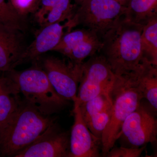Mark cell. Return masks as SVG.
<instances>
[{
	"label": "cell",
	"mask_w": 157,
	"mask_h": 157,
	"mask_svg": "<svg viewBox=\"0 0 157 157\" xmlns=\"http://www.w3.org/2000/svg\"><path fill=\"white\" fill-rule=\"evenodd\" d=\"M102 46L101 38L95 32L82 27L66 32L53 51L73 63L81 64L86 59L100 53Z\"/></svg>",
	"instance_id": "cell-9"
},
{
	"label": "cell",
	"mask_w": 157,
	"mask_h": 157,
	"mask_svg": "<svg viewBox=\"0 0 157 157\" xmlns=\"http://www.w3.org/2000/svg\"><path fill=\"white\" fill-rule=\"evenodd\" d=\"M17 83L6 73H0V123L19 106L22 99Z\"/></svg>",
	"instance_id": "cell-16"
},
{
	"label": "cell",
	"mask_w": 157,
	"mask_h": 157,
	"mask_svg": "<svg viewBox=\"0 0 157 157\" xmlns=\"http://www.w3.org/2000/svg\"><path fill=\"white\" fill-rule=\"evenodd\" d=\"M146 146L140 147L121 146L112 147L106 155L107 157H139L145 150Z\"/></svg>",
	"instance_id": "cell-23"
},
{
	"label": "cell",
	"mask_w": 157,
	"mask_h": 157,
	"mask_svg": "<svg viewBox=\"0 0 157 157\" xmlns=\"http://www.w3.org/2000/svg\"><path fill=\"white\" fill-rule=\"evenodd\" d=\"M109 94L112 101L110 118L101 137V155L104 157L118 140L124 122L144 99L134 71L115 75Z\"/></svg>",
	"instance_id": "cell-3"
},
{
	"label": "cell",
	"mask_w": 157,
	"mask_h": 157,
	"mask_svg": "<svg viewBox=\"0 0 157 157\" xmlns=\"http://www.w3.org/2000/svg\"><path fill=\"white\" fill-rule=\"evenodd\" d=\"M124 17L132 22L145 25L157 17V0H129Z\"/></svg>",
	"instance_id": "cell-17"
},
{
	"label": "cell",
	"mask_w": 157,
	"mask_h": 157,
	"mask_svg": "<svg viewBox=\"0 0 157 157\" xmlns=\"http://www.w3.org/2000/svg\"><path fill=\"white\" fill-rule=\"evenodd\" d=\"M82 63L49 56L42 60L40 66L58 94L67 101L74 102L77 99Z\"/></svg>",
	"instance_id": "cell-8"
},
{
	"label": "cell",
	"mask_w": 157,
	"mask_h": 157,
	"mask_svg": "<svg viewBox=\"0 0 157 157\" xmlns=\"http://www.w3.org/2000/svg\"><path fill=\"white\" fill-rule=\"evenodd\" d=\"M15 11L24 19L31 13H34L39 5V0H9Z\"/></svg>",
	"instance_id": "cell-22"
},
{
	"label": "cell",
	"mask_w": 157,
	"mask_h": 157,
	"mask_svg": "<svg viewBox=\"0 0 157 157\" xmlns=\"http://www.w3.org/2000/svg\"><path fill=\"white\" fill-rule=\"evenodd\" d=\"M15 157H70V135L55 122Z\"/></svg>",
	"instance_id": "cell-10"
},
{
	"label": "cell",
	"mask_w": 157,
	"mask_h": 157,
	"mask_svg": "<svg viewBox=\"0 0 157 157\" xmlns=\"http://www.w3.org/2000/svg\"><path fill=\"white\" fill-rule=\"evenodd\" d=\"M112 101L109 92L99 95L79 105L80 111L85 122L99 113L110 109Z\"/></svg>",
	"instance_id": "cell-19"
},
{
	"label": "cell",
	"mask_w": 157,
	"mask_h": 157,
	"mask_svg": "<svg viewBox=\"0 0 157 157\" xmlns=\"http://www.w3.org/2000/svg\"><path fill=\"white\" fill-rule=\"evenodd\" d=\"M22 31L0 23V73L9 72L22 63L27 48Z\"/></svg>",
	"instance_id": "cell-12"
},
{
	"label": "cell",
	"mask_w": 157,
	"mask_h": 157,
	"mask_svg": "<svg viewBox=\"0 0 157 157\" xmlns=\"http://www.w3.org/2000/svg\"><path fill=\"white\" fill-rule=\"evenodd\" d=\"M116 1L120 3L121 5L126 7L128 3L129 0H116Z\"/></svg>",
	"instance_id": "cell-24"
},
{
	"label": "cell",
	"mask_w": 157,
	"mask_h": 157,
	"mask_svg": "<svg viewBox=\"0 0 157 157\" xmlns=\"http://www.w3.org/2000/svg\"><path fill=\"white\" fill-rule=\"evenodd\" d=\"M73 16L66 21L67 32L78 25L101 37L125 14L126 7L116 0H74Z\"/></svg>",
	"instance_id": "cell-5"
},
{
	"label": "cell",
	"mask_w": 157,
	"mask_h": 157,
	"mask_svg": "<svg viewBox=\"0 0 157 157\" xmlns=\"http://www.w3.org/2000/svg\"><path fill=\"white\" fill-rule=\"evenodd\" d=\"M141 44L144 58L157 67V17L144 25Z\"/></svg>",
	"instance_id": "cell-18"
},
{
	"label": "cell",
	"mask_w": 157,
	"mask_h": 157,
	"mask_svg": "<svg viewBox=\"0 0 157 157\" xmlns=\"http://www.w3.org/2000/svg\"><path fill=\"white\" fill-rule=\"evenodd\" d=\"M115 75L102 55L90 57L82 65L77 99L79 105L104 93L109 92Z\"/></svg>",
	"instance_id": "cell-7"
},
{
	"label": "cell",
	"mask_w": 157,
	"mask_h": 157,
	"mask_svg": "<svg viewBox=\"0 0 157 157\" xmlns=\"http://www.w3.org/2000/svg\"><path fill=\"white\" fill-rule=\"evenodd\" d=\"M55 122V119L40 113L24 99L0 123V157H15Z\"/></svg>",
	"instance_id": "cell-2"
},
{
	"label": "cell",
	"mask_w": 157,
	"mask_h": 157,
	"mask_svg": "<svg viewBox=\"0 0 157 157\" xmlns=\"http://www.w3.org/2000/svg\"><path fill=\"white\" fill-rule=\"evenodd\" d=\"M74 0H39L35 18L41 27L67 21L73 16Z\"/></svg>",
	"instance_id": "cell-14"
},
{
	"label": "cell",
	"mask_w": 157,
	"mask_h": 157,
	"mask_svg": "<svg viewBox=\"0 0 157 157\" xmlns=\"http://www.w3.org/2000/svg\"><path fill=\"white\" fill-rule=\"evenodd\" d=\"M73 109L74 123L70 135V157L101 156V140L96 137L83 120L78 101Z\"/></svg>",
	"instance_id": "cell-11"
},
{
	"label": "cell",
	"mask_w": 157,
	"mask_h": 157,
	"mask_svg": "<svg viewBox=\"0 0 157 157\" xmlns=\"http://www.w3.org/2000/svg\"><path fill=\"white\" fill-rule=\"evenodd\" d=\"M67 31L66 22L63 24L55 23L42 27L34 41L26 48L22 63L36 60L43 54L53 51Z\"/></svg>",
	"instance_id": "cell-13"
},
{
	"label": "cell",
	"mask_w": 157,
	"mask_h": 157,
	"mask_svg": "<svg viewBox=\"0 0 157 157\" xmlns=\"http://www.w3.org/2000/svg\"><path fill=\"white\" fill-rule=\"evenodd\" d=\"M134 71L144 99L157 110V67L144 58L140 67Z\"/></svg>",
	"instance_id": "cell-15"
},
{
	"label": "cell",
	"mask_w": 157,
	"mask_h": 157,
	"mask_svg": "<svg viewBox=\"0 0 157 157\" xmlns=\"http://www.w3.org/2000/svg\"><path fill=\"white\" fill-rule=\"evenodd\" d=\"M111 108L97 113L85 122L93 135L101 140L102 134L109 123Z\"/></svg>",
	"instance_id": "cell-21"
},
{
	"label": "cell",
	"mask_w": 157,
	"mask_h": 157,
	"mask_svg": "<svg viewBox=\"0 0 157 157\" xmlns=\"http://www.w3.org/2000/svg\"><path fill=\"white\" fill-rule=\"evenodd\" d=\"M157 110L149 104L141 101L138 107L126 119L120 136L124 147H140L156 142Z\"/></svg>",
	"instance_id": "cell-6"
},
{
	"label": "cell",
	"mask_w": 157,
	"mask_h": 157,
	"mask_svg": "<svg viewBox=\"0 0 157 157\" xmlns=\"http://www.w3.org/2000/svg\"><path fill=\"white\" fill-rule=\"evenodd\" d=\"M24 19L14 10L9 0H0V23L22 30Z\"/></svg>",
	"instance_id": "cell-20"
},
{
	"label": "cell",
	"mask_w": 157,
	"mask_h": 157,
	"mask_svg": "<svg viewBox=\"0 0 157 157\" xmlns=\"http://www.w3.org/2000/svg\"><path fill=\"white\" fill-rule=\"evenodd\" d=\"M6 73L17 83L25 100L43 115L57 113L69 104L70 101L56 91L39 65L23 71L13 70Z\"/></svg>",
	"instance_id": "cell-4"
},
{
	"label": "cell",
	"mask_w": 157,
	"mask_h": 157,
	"mask_svg": "<svg viewBox=\"0 0 157 157\" xmlns=\"http://www.w3.org/2000/svg\"><path fill=\"white\" fill-rule=\"evenodd\" d=\"M143 26L123 16L101 37L100 52L115 75L135 71L143 61L141 35Z\"/></svg>",
	"instance_id": "cell-1"
}]
</instances>
